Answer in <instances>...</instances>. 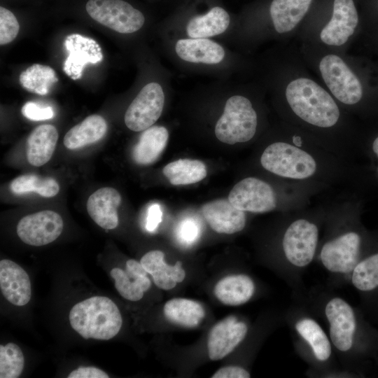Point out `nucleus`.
Wrapping results in <instances>:
<instances>
[{"instance_id": "c85d7f7f", "label": "nucleus", "mask_w": 378, "mask_h": 378, "mask_svg": "<svg viewBox=\"0 0 378 378\" xmlns=\"http://www.w3.org/2000/svg\"><path fill=\"white\" fill-rule=\"evenodd\" d=\"M230 22L227 12L221 7L216 6L204 15L192 18L186 26V32L193 38H206L223 33Z\"/></svg>"}, {"instance_id": "b1692460", "label": "nucleus", "mask_w": 378, "mask_h": 378, "mask_svg": "<svg viewBox=\"0 0 378 378\" xmlns=\"http://www.w3.org/2000/svg\"><path fill=\"white\" fill-rule=\"evenodd\" d=\"M58 132L52 125L36 127L29 134L27 142V158L29 163L41 167L51 158L57 141Z\"/></svg>"}, {"instance_id": "2f4dec72", "label": "nucleus", "mask_w": 378, "mask_h": 378, "mask_svg": "<svg viewBox=\"0 0 378 378\" xmlns=\"http://www.w3.org/2000/svg\"><path fill=\"white\" fill-rule=\"evenodd\" d=\"M110 275L114 280L118 293L130 301L140 300L151 286L150 280L147 276L136 277L119 267L113 268Z\"/></svg>"}, {"instance_id": "72a5a7b5", "label": "nucleus", "mask_w": 378, "mask_h": 378, "mask_svg": "<svg viewBox=\"0 0 378 378\" xmlns=\"http://www.w3.org/2000/svg\"><path fill=\"white\" fill-rule=\"evenodd\" d=\"M24 358L19 346L13 342L0 345V377L17 378L22 374Z\"/></svg>"}, {"instance_id": "a19ab883", "label": "nucleus", "mask_w": 378, "mask_h": 378, "mask_svg": "<svg viewBox=\"0 0 378 378\" xmlns=\"http://www.w3.org/2000/svg\"><path fill=\"white\" fill-rule=\"evenodd\" d=\"M162 210L158 204H153L150 206L148 210L146 228L149 232L156 230L162 220Z\"/></svg>"}, {"instance_id": "cd10ccee", "label": "nucleus", "mask_w": 378, "mask_h": 378, "mask_svg": "<svg viewBox=\"0 0 378 378\" xmlns=\"http://www.w3.org/2000/svg\"><path fill=\"white\" fill-rule=\"evenodd\" d=\"M163 312L171 323L190 328L199 326L205 316V310L200 302L181 298L168 300Z\"/></svg>"}, {"instance_id": "bb28decb", "label": "nucleus", "mask_w": 378, "mask_h": 378, "mask_svg": "<svg viewBox=\"0 0 378 378\" xmlns=\"http://www.w3.org/2000/svg\"><path fill=\"white\" fill-rule=\"evenodd\" d=\"M107 124L99 115H91L71 128L64 137L66 148L74 150L100 140L106 134Z\"/></svg>"}, {"instance_id": "ea45409f", "label": "nucleus", "mask_w": 378, "mask_h": 378, "mask_svg": "<svg viewBox=\"0 0 378 378\" xmlns=\"http://www.w3.org/2000/svg\"><path fill=\"white\" fill-rule=\"evenodd\" d=\"M250 373L240 366H225L218 370L212 378H248Z\"/></svg>"}, {"instance_id": "dca6fc26", "label": "nucleus", "mask_w": 378, "mask_h": 378, "mask_svg": "<svg viewBox=\"0 0 378 378\" xmlns=\"http://www.w3.org/2000/svg\"><path fill=\"white\" fill-rule=\"evenodd\" d=\"M248 326L234 316H229L211 329L207 342L208 355L218 360L230 354L245 338Z\"/></svg>"}, {"instance_id": "0eeeda50", "label": "nucleus", "mask_w": 378, "mask_h": 378, "mask_svg": "<svg viewBox=\"0 0 378 378\" xmlns=\"http://www.w3.org/2000/svg\"><path fill=\"white\" fill-rule=\"evenodd\" d=\"M326 213V204L286 212L280 247L290 267L304 269L314 259Z\"/></svg>"}, {"instance_id": "423d86ee", "label": "nucleus", "mask_w": 378, "mask_h": 378, "mask_svg": "<svg viewBox=\"0 0 378 378\" xmlns=\"http://www.w3.org/2000/svg\"><path fill=\"white\" fill-rule=\"evenodd\" d=\"M327 13L308 15L295 38L326 49L347 52L358 32L360 19L354 0H332Z\"/></svg>"}, {"instance_id": "ddd939ff", "label": "nucleus", "mask_w": 378, "mask_h": 378, "mask_svg": "<svg viewBox=\"0 0 378 378\" xmlns=\"http://www.w3.org/2000/svg\"><path fill=\"white\" fill-rule=\"evenodd\" d=\"M314 0H272L269 7L271 32L278 38H295Z\"/></svg>"}, {"instance_id": "aec40b11", "label": "nucleus", "mask_w": 378, "mask_h": 378, "mask_svg": "<svg viewBox=\"0 0 378 378\" xmlns=\"http://www.w3.org/2000/svg\"><path fill=\"white\" fill-rule=\"evenodd\" d=\"M354 287L368 299L378 304V231L363 257L354 267L351 275Z\"/></svg>"}, {"instance_id": "6ab92c4d", "label": "nucleus", "mask_w": 378, "mask_h": 378, "mask_svg": "<svg viewBox=\"0 0 378 378\" xmlns=\"http://www.w3.org/2000/svg\"><path fill=\"white\" fill-rule=\"evenodd\" d=\"M121 196L113 188L97 190L87 201V211L91 218L101 227L112 230L118 225L117 209L121 203Z\"/></svg>"}, {"instance_id": "7c9ffc66", "label": "nucleus", "mask_w": 378, "mask_h": 378, "mask_svg": "<svg viewBox=\"0 0 378 378\" xmlns=\"http://www.w3.org/2000/svg\"><path fill=\"white\" fill-rule=\"evenodd\" d=\"M19 81L26 90L46 95L52 85L58 81V78L55 70L50 66L34 64L20 74Z\"/></svg>"}, {"instance_id": "20e7f679", "label": "nucleus", "mask_w": 378, "mask_h": 378, "mask_svg": "<svg viewBox=\"0 0 378 378\" xmlns=\"http://www.w3.org/2000/svg\"><path fill=\"white\" fill-rule=\"evenodd\" d=\"M305 64L334 98L353 116L378 115V97L368 90L358 60L307 43H298Z\"/></svg>"}, {"instance_id": "f3484780", "label": "nucleus", "mask_w": 378, "mask_h": 378, "mask_svg": "<svg viewBox=\"0 0 378 378\" xmlns=\"http://www.w3.org/2000/svg\"><path fill=\"white\" fill-rule=\"evenodd\" d=\"M201 213L211 229L223 234H234L246 226V212L237 209L226 199L216 200L204 204Z\"/></svg>"}, {"instance_id": "4be33fe9", "label": "nucleus", "mask_w": 378, "mask_h": 378, "mask_svg": "<svg viewBox=\"0 0 378 378\" xmlns=\"http://www.w3.org/2000/svg\"><path fill=\"white\" fill-rule=\"evenodd\" d=\"M175 50L181 59L192 63L216 64L225 57L223 47L206 38L179 39L176 43Z\"/></svg>"}, {"instance_id": "f704fd0d", "label": "nucleus", "mask_w": 378, "mask_h": 378, "mask_svg": "<svg viewBox=\"0 0 378 378\" xmlns=\"http://www.w3.org/2000/svg\"><path fill=\"white\" fill-rule=\"evenodd\" d=\"M364 149L365 164L368 168L374 187L378 188V130L366 132Z\"/></svg>"}, {"instance_id": "39448f33", "label": "nucleus", "mask_w": 378, "mask_h": 378, "mask_svg": "<svg viewBox=\"0 0 378 378\" xmlns=\"http://www.w3.org/2000/svg\"><path fill=\"white\" fill-rule=\"evenodd\" d=\"M278 180V179H277ZM322 192L304 184L278 180L274 185L256 176H248L236 183L228 200L244 212L264 214L275 210L292 211L309 206L312 198Z\"/></svg>"}, {"instance_id": "f8f14e48", "label": "nucleus", "mask_w": 378, "mask_h": 378, "mask_svg": "<svg viewBox=\"0 0 378 378\" xmlns=\"http://www.w3.org/2000/svg\"><path fill=\"white\" fill-rule=\"evenodd\" d=\"M164 104L161 85L151 82L142 88L125 114L126 126L134 132L144 131L151 127L160 117Z\"/></svg>"}, {"instance_id": "f257e3e1", "label": "nucleus", "mask_w": 378, "mask_h": 378, "mask_svg": "<svg viewBox=\"0 0 378 378\" xmlns=\"http://www.w3.org/2000/svg\"><path fill=\"white\" fill-rule=\"evenodd\" d=\"M276 104L282 122L347 160L365 161L366 132L312 74L298 45L281 52L274 69Z\"/></svg>"}, {"instance_id": "58836bf2", "label": "nucleus", "mask_w": 378, "mask_h": 378, "mask_svg": "<svg viewBox=\"0 0 378 378\" xmlns=\"http://www.w3.org/2000/svg\"><path fill=\"white\" fill-rule=\"evenodd\" d=\"M69 378H108L104 370L93 366L80 367L68 375Z\"/></svg>"}, {"instance_id": "7ed1b4c3", "label": "nucleus", "mask_w": 378, "mask_h": 378, "mask_svg": "<svg viewBox=\"0 0 378 378\" xmlns=\"http://www.w3.org/2000/svg\"><path fill=\"white\" fill-rule=\"evenodd\" d=\"M362 194L344 191L326 204L325 236L319 242L318 255L329 272L351 275L354 267L373 243L377 231L368 230L361 220Z\"/></svg>"}, {"instance_id": "2eb2a0df", "label": "nucleus", "mask_w": 378, "mask_h": 378, "mask_svg": "<svg viewBox=\"0 0 378 378\" xmlns=\"http://www.w3.org/2000/svg\"><path fill=\"white\" fill-rule=\"evenodd\" d=\"M64 46L68 56L64 62V73L73 80L82 77L85 66L103 59L102 48L94 39L78 34L66 36Z\"/></svg>"}, {"instance_id": "9d476101", "label": "nucleus", "mask_w": 378, "mask_h": 378, "mask_svg": "<svg viewBox=\"0 0 378 378\" xmlns=\"http://www.w3.org/2000/svg\"><path fill=\"white\" fill-rule=\"evenodd\" d=\"M259 127V115L250 98L244 95L230 97L215 127V134L223 143L235 144L251 141Z\"/></svg>"}, {"instance_id": "f03ea898", "label": "nucleus", "mask_w": 378, "mask_h": 378, "mask_svg": "<svg viewBox=\"0 0 378 378\" xmlns=\"http://www.w3.org/2000/svg\"><path fill=\"white\" fill-rule=\"evenodd\" d=\"M260 167L276 179L363 193L374 187L365 164L344 159L281 122L259 156Z\"/></svg>"}, {"instance_id": "6e6552de", "label": "nucleus", "mask_w": 378, "mask_h": 378, "mask_svg": "<svg viewBox=\"0 0 378 378\" xmlns=\"http://www.w3.org/2000/svg\"><path fill=\"white\" fill-rule=\"evenodd\" d=\"M324 314L332 345L341 353H349L358 345L368 356L378 350V335L359 318L353 307L337 296L326 303Z\"/></svg>"}, {"instance_id": "9b49d317", "label": "nucleus", "mask_w": 378, "mask_h": 378, "mask_svg": "<svg viewBox=\"0 0 378 378\" xmlns=\"http://www.w3.org/2000/svg\"><path fill=\"white\" fill-rule=\"evenodd\" d=\"M85 10L102 25L121 34H130L144 25V14L123 0H88Z\"/></svg>"}, {"instance_id": "4468645a", "label": "nucleus", "mask_w": 378, "mask_h": 378, "mask_svg": "<svg viewBox=\"0 0 378 378\" xmlns=\"http://www.w3.org/2000/svg\"><path fill=\"white\" fill-rule=\"evenodd\" d=\"M63 227L64 222L59 214L44 210L21 218L17 225V234L24 243L41 246L58 238Z\"/></svg>"}, {"instance_id": "c9c22d12", "label": "nucleus", "mask_w": 378, "mask_h": 378, "mask_svg": "<svg viewBox=\"0 0 378 378\" xmlns=\"http://www.w3.org/2000/svg\"><path fill=\"white\" fill-rule=\"evenodd\" d=\"M20 30V24L13 13L0 7V44L6 45L13 41Z\"/></svg>"}, {"instance_id": "4c0bfd02", "label": "nucleus", "mask_w": 378, "mask_h": 378, "mask_svg": "<svg viewBox=\"0 0 378 378\" xmlns=\"http://www.w3.org/2000/svg\"><path fill=\"white\" fill-rule=\"evenodd\" d=\"M199 232V225L192 218H187L182 221L177 230L180 240L188 244L193 243L197 239Z\"/></svg>"}, {"instance_id": "1a4fd4ad", "label": "nucleus", "mask_w": 378, "mask_h": 378, "mask_svg": "<svg viewBox=\"0 0 378 378\" xmlns=\"http://www.w3.org/2000/svg\"><path fill=\"white\" fill-rule=\"evenodd\" d=\"M71 328L84 339L109 340L122 324L120 312L110 298L93 296L76 303L69 314Z\"/></svg>"}, {"instance_id": "393cba45", "label": "nucleus", "mask_w": 378, "mask_h": 378, "mask_svg": "<svg viewBox=\"0 0 378 378\" xmlns=\"http://www.w3.org/2000/svg\"><path fill=\"white\" fill-rule=\"evenodd\" d=\"M294 328L298 335L307 344L316 360L325 363L330 358L331 341L315 319L302 316L295 321Z\"/></svg>"}, {"instance_id": "c756f323", "label": "nucleus", "mask_w": 378, "mask_h": 378, "mask_svg": "<svg viewBox=\"0 0 378 378\" xmlns=\"http://www.w3.org/2000/svg\"><path fill=\"white\" fill-rule=\"evenodd\" d=\"M162 173L174 186L197 183L206 176V165L200 160L179 159L164 167Z\"/></svg>"}, {"instance_id": "473e14b6", "label": "nucleus", "mask_w": 378, "mask_h": 378, "mask_svg": "<svg viewBox=\"0 0 378 378\" xmlns=\"http://www.w3.org/2000/svg\"><path fill=\"white\" fill-rule=\"evenodd\" d=\"M10 188L17 195L34 192L44 197H54L59 191V186L54 178L35 174H24L17 177L11 182Z\"/></svg>"}, {"instance_id": "a211bd4d", "label": "nucleus", "mask_w": 378, "mask_h": 378, "mask_svg": "<svg viewBox=\"0 0 378 378\" xmlns=\"http://www.w3.org/2000/svg\"><path fill=\"white\" fill-rule=\"evenodd\" d=\"M0 288L4 297L15 306L27 304L31 296L29 275L15 262L3 259L0 261Z\"/></svg>"}, {"instance_id": "e433bc0d", "label": "nucleus", "mask_w": 378, "mask_h": 378, "mask_svg": "<svg viewBox=\"0 0 378 378\" xmlns=\"http://www.w3.org/2000/svg\"><path fill=\"white\" fill-rule=\"evenodd\" d=\"M21 112L25 118L35 121L51 119L55 115L51 106L42 107L33 102L25 103L22 107Z\"/></svg>"}, {"instance_id": "5701e85b", "label": "nucleus", "mask_w": 378, "mask_h": 378, "mask_svg": "<svg viewBox=\"0 0 378 378\" xmlns=\"http://www.w3.org/2000/svg\"><path fill=\"white\" fill-rule=\"evenodd\" d=\"M255 284L248 275L232 274L223 277L214 287L216 298L223 304L238 306L246 303L255 293Z\"/></svg>"}, {"instance_id": "a878e982", "label": "nucleus", "mask_w": 378, "mask_h": 378, "mask_svg": "<svg viewBox=\"0 0 378 378\" xmlns=\"http://www.w3.org/2000/svg\"><path fill=\"white\" fill-rule=\"evenodd\" d=\"M168 139L169 132L164 127L152 126L144 130L132 149L134 161L141 165L154 163L164 150Z\"/></svg>"}, {"instance_id": "412c9836", "label": "nucleus", "mask_w": 378, "mask_h": 378, "mask_svg": "<svg viewBox=\"0 0 378 378\" xmlns=\"http://www.w3.org/2000/svg\"><path fill=\"white\" fill-rule=\"evenodd\" d=\"M164 258L162 251H150L143 255L140 262L158 288L169 290L184 280L186 272L181 261L172 266L164 262Z\"/></svg>"}]
</instances>
